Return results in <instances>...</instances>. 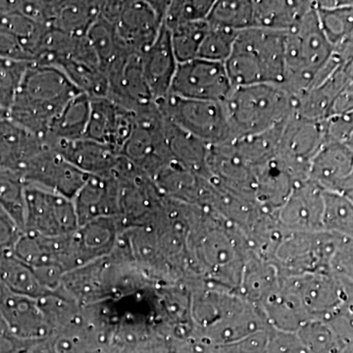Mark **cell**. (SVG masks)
<instances>
[{
  "mask_svg": "<svg viewBox=\"0 0 353 353\" xmlns=\"http://www.w3.org/2000/svg\"><path fill=\"white\" fill-rule=\"evenodd\" d=\"M352 51L334 50L320 26L315 1L303 21L285 32L284 87L292 94H303L352 60Z\"/></svg>",
  "mask_w": 353,
  "mask_h": 353,
  "instance_id": "cell-1",
  "label": "cell"
},
{
  "mask_svg": "<svg viewBox=\"0 0 353 353\" xmlns=\"http://www.w3.org/2000/svg\"><path fill=\"white\" fill-rule=\"evenodd\" d=\"M80 92L57 67L32 62L7 117L44 139L53 118Z\"/></svg>",
  "mask_w": 353,
  "mask_h": 353,
  "instance_id": "cell-2",
  "label": "cell"
},
{
  "mask_svg": "<svg viewBox=\"0 0 353 353\" xmlns=\"http://www.w3.org/2000/svg\"><path fill=\"white\" fill-rule=\"evenodd\" d=\"M285 32L248 28L236 34L225 62L234 88L285 85Z\"/></svg>",
  "mask_w": 353,
  "mask_h": 353,
  "instance_id": "cell-3",
  "label": "cell"
},
{
  "mask_svg": "<svg viewBox=\"0 0 353 353\" xmlns=\"http://www.w3.org/2000/svg\"><path fill=\"white\" fill-rule=\"evenodd\" d=\"M224 105L236 139L282 126L296 113V97L283 85H246L234 88Z\"/></svg>",
  "mask_w": 353,
  "mask_h": 353,
  "instance_id": "cell-4",
  "label": "cell"
},
{
  "mask_svg": "<svg viewBox=\"0 0 353 353\" xmlns=\"http://www.w3.org/2000/svg\"><path fill=\"white\" fill-rule=\"evenodd\" d=\"M155 104L167 122L206 145H222L234 139L224 102L196 101L167 94Z\"/></svg>",
  "mask_w": 353,
  "mask_h": 353,
  "instance_id": "cell-5",
  "label": "cell"
},
{
  "mask_svg": "<svg viewBox=\"0 0 353 353\" xmlns=\"http://www.w3.org/2000/svg\"><path fill=\"white\" fill-rule=\"evenodd\" d=\"M169 1H101V16L115 28L132 52L141 53L157 38Z\"/></svg>",
  "mask_w": 353,
  "mask_h": 353,
  "instance_id": "cell-6",
  "label": "cell"
},
{
  "mask_svg": "<svg viewBox=\"0 0 353 353\" xmlns=\"http://www.w3.org/2000/svg\"><path fill=\"white\" fill-rule=\"evenodd\" d=\"M79 228L73 201L36 185H26L24 233L63 236Z\"/></svg>",
  "mask_w": 353,
  "mask_h": 353,
  "instance_id": "cell-7",
  "label": "cell"
},
{
  "mask_svg": "<svg viewBox=\"0 0 353 353\" xmlns=\"http://www.w3.org/2000/svg\"><path fill=\"white\" fill-rule=\"evenodd\" d=\"M233 88L225 63L196 58L178 63L168 94L196 101L224 102Z\"/></svg>",
  "mask_w": 353,
  "mask_h": 353,
  "instance_id": "cell-8",
  "label": "cell"
},
{
  "mask_svg": "<svg viewBox=\"0 0 353 353\" xmlns=\"http://www.w3.org/2000/svg\"><path fill=\"white\" fill-rule=\"evenodd\" d=\"M324 143L322 123L294 113L280 128L277 157L301 181L308 180L309 165Z\"/></svg>",
  "mask_w": 353,
  "mask_h": 353,
  "instance_id": "cell-9",
  "label": "cell"
},
{
  "mask_svg": "<svg viewBox=\"0 0 353 353\" xmlns=\"http://www.w3.org/2000/svg\"><path fill=\"white\" fill-rule=\"evenodd\" d=\"M88 176L46 145L28 165L22 179L26 185L43 188L73 201Z\"/></svg>",
  "mask_w": 353,
  "mask_h": 353,
  "instance_id": "cell-10",
  "label": "cell"
},
{
  "mask_svg": "<svg viewBox=\"0 0 353 353\" xmlns=\"http://www.w3.org/2000/svg\"><path fill=\"white\" fill-rule=\"evenodd\" d=\"M352 145L324 143L309 165L308 180L323 192L352 199Z\"/></svg>",
  "mask_w": 353,
  "mask_h": 353,
  "instance_id": "cell-11",
  "label": "cell"
},
{
  "mask_svg": "<svg viewBox=\"0 0 353 353\" xmlns=\"http://www.w3.org/2000/svg\"><path fill=\"white\" fill-rule=\"evenodd\" d=\"M323 190L309 180L297 183L287 201L274 213L279 226L290 233L323 231Z\"/></svg>",
  "mask_w": 353,
  "mask_h": 353,
  "instance_id": "cell-12",
  "label": "cell"
},
{
  "mask_svg": "<svg viewBox=\"0 0 353 353\" xmlns=\"http://www.w3.org/2000/svg\"><path fill=\"white\" fill-rule=\"evenodd\" d=\"M134 119L136 113L108 97H90L85 138L110 146L120 154L134 129Z\"/></svg>",
  "mask_w": 353,
  "mask_h": 353,
  "instance_id": "cell-13",
  "label": "cell"
},
{
  "mask_svg": "<svg viewBox=\"0 0 353 353\" xmlns=\"http://www.w3.org/2000/svg\"><path fill=\"white\" fill-rule=\"evenodd\" d=\"M58 290L83 306L104 303L112 299V275L108 257L66 272Z\"/></svg>",
  "mask_w": 353,
  "mask_h": 353,
  "instance_id": "cell-14",
  "label": "cell"
},
{
  "mask_svg": "<svg viewBox=\"0 0 353 353\" xmlns=\"http://www.w3.org/2000/svg\"><path fill=\"white\" fill-rule=\"evenodd\" d=\"M121 231L115 217L99 218L81 225L71 236L74 269L108 257Z\"/></svg>",
  "mask_w": 353,
  "mask_h": 353,
  "instance_id": "cell-15",
  "label": "cell"
},
{
  "mask_svg": "<svg viewBox=\"0 0 353 353\" xmlns=\"http://www.w3.org/2000/svg\"><path fill=\"white\" fill-rule=\"evenodd\" d=\"M141 70L154 101L166 97L170 90L178 61L172 48L170 32L164 24L157 38L139 53Z\"/></svg>",
  "mask_w": 353,
  "mask_h": 353,
  "instance_id": "cell-16",
  "label": "cell"
},
{
  "mask_svg": "<svg viewBox=\"0 0 353 353\" xmlns=\"http://www.w3.org/2000/svg\"><path fill=\"white\" fill-rule=\"evenodd\" d=\"M117 179L114 176H88L73 199L79 227L99 218L117 217Z\"/></svg>",
  "mask_w": 353,
  "mask_h": 353,
  "instance_id": "cell-17",
  "label": "cell"
},
{
  "mask_svg": "<svg viewBox=\"0 0 353 353\" xmlns=\"http://www.w3.org/2000/svg\"><path fill=\"white\" fill-rule=\"evenodd\" d=\"M46 146L43 139L8 117L0 120V170L22 178L28 165Z\"/></svg>",
  "mask_w": 353,
  "mask_h": 353,
  "instance_id": "cell-18",
  "label": "cell"
},
{
  "mask_svg": "<svg viewBox=\"0 0 353 353\" xmlns=\"http://www.w3.org/2000/svg\"><path fill=\"white\" fill-rule=\"evenodd\" d=\"M0 316L10 331L21 340L34 341L52 336L37 299L8 292L0 304Z\"/></svg>",
  "mask_w": 353,
  "mask_h": 353,
  "instance_id": "cell-19",
  "label": "cell"
},
{
  "mask_svg": "<svg viewBox=\"0 0 353 353\" xmlns=\"http://www.w3.org/2000/svg\"><path fill=\"white\" fill-rule=\"evenodd\" d=\"M57 150L79 170L88 176H113L121 155L110 146L83 138L48 146Z\"/></svg>",
  "mask_w": 353,
  "mask_h": 353,
  "instance_id": "cell-20",
  "label": "cell"
},
{
  "mask_svg": "<svg viewBox=\"0 0 353 353\" xmlns=\"http://www.w3.org/2000/svg\"><path fill=\"white\" fill-rule=\"evenodd\" d=\"M90 113V97L80 92L51 121L43 141L51 146L85 138Z\"/></svg>",
  "mask_w": 353,
  "mask_h": 353,
  "instance_id": "cell-21",
  "label": "cell"
},
{
  "mask_svg": "<svg viewBox=\"0 0 353 353\" xmlns=\"http://www.w3.org/2000/svg\"><path fill=\"white\" fill-rule=\"evenodd\" d=\"M314 4L315 1L294 0L253 1V27L285 34L303 21Z\"/></svg>",
  "mask_w": 353,
  "mask_h": 353,
  "instance_id": "cell-22",
  "label": "cell"
},
{
  "mask_svg": "<svg viewBox=\"0 0 353 353\" xmlns=\"http://www.w3.org/2000/svg\"><path fill=\"white\" fill-rule=\"evenodd\" d=\"M318 19L334 50H352V2L316 1Z\"/></svg>",
  "mask_w": 353,
  "mask_h": 353,
  "instance_id": "cell-23",
  "label": "cell"
},
{
  "mask_svg": "<svg viewBox=\"0 0 353 353\" xmlns=\"http://www.w3.org/2000/svg\"><path fill=\"white\" fill-rule=\"evenodd\" d=\"M165 138L172 160L192 173L205 178L208 145L173 126L167 121L165 124Z\"/></svg>",
  "mask_w": 353,
  "mask_h": 353,
  "instance_id": "cell-24",
  "label": "cell"
},
{
  "mask_svg": "<svg viewBox=\"0 0 353 353\" xmlns=\"http://www.w3.org/2000/svg\"><path fill=\"white\" fill-rule=\"evenodd\" d=\"M0 281L10 294L37 301L50 292L39 284L32 267L20 259L12 250L0 252Z\"/></svg>",
  "mask_w": 353,
  "mask_h": 353,
  "instance_id": "cell-25",
  "label": "cell"
},
{
  "mask_svg": "<svg viewBox=\"0 0 353 353\" xmlns=\"http://www.w3.org/2000/svg\"><path fill=\"white\" fill-rule=\"evenodd\" d=\"M101 1H58L51 28L83 38L101 16Z\"/></svg>",
  "mask_w": 353,
  "mask_h": 353,
  "instance_id": "cell-26",
  "label": "cell"
},
{
  "mask_svg": "<svg viewBox=\"0 0 353 353\" xmlns=\"http://www.w3.org/2000/svg\"><path fill=\"white\" fill-rule=\"evenodd\" d=\"M85 37L94 48L104 74L114 64L132 53L121 41L114 26L101 16L92 25Z\"/></svg>",
  "mask_w": 353,
  "mask_h": 353,
  "instance_id": "cell-27",
  "label": "cell"
},
{
  "mask_svg": "<svg viewBox=\"0 0 353 353\" xmlns=\"http://www.w3.org/2000/svg\"><path fill=\"white\" fill-rule=\"evenodd\" d=\"M254 6L250 0L215 1L208 17L209 24L234 32L253 27Z\"/></svg>",
  "mask_w": 353,
  "mask_h": 353,
  "instance_id": "cell-28",
  "label": "cell"
},
{
  "mask_svg": "<svg viewBox=\"0 0 353 353\" xmlns=\"http://www.w3.org/2000/svg\"><path fill=\"white\" fill-rule=\"evenodd\" d=\"M352 197L323 192V231L352 238Z\"/></svg>",
  "mask_w": 353,
  "mask_h": 353,
  "instance_id": "cell-29",
  "label": "cell"
},
{
  "mask_svg": "<svg viewBox=\"0 0 353 353\" xmlns=\"http://www.w3.org/2000/svg\"><path fill=\"white\" fill-rule=\"evenodd\" d=\"M38 303L52 336L75 321L83 307L60 290L48 292L38 299Z\"/></svg>",
  "mask_w": 353,
  "mask_h": 353,
  "instance_id": "cell-30",
  "label": "cell"
},
{
  "mask_svg": "<svg viewBox=\"0 0 353 353\" xmlns=\"http://www.w3.org/2000/svg\"><path fill=\"white\" fill-rule=\"evenodd\" d=\"M26 183L17 174L0 170V208L24 232Z\"/></svg>",
  "mask_w": 353,
  "mask_h": 353,
  "instance_id": "cell-31",
  "label": "cell"
},
{
  "mask_svg": "<svg viewBox=\"0 0 353 353\" xmlns=\"http://www.w3.org/2000/svg\"><path fill=\"white\" fill-rule=\"evenodd\" d=\"M208 29V21L188 23L168 29L172 48L178 63L199 57V48Z\"/></svg>",
  "mask_w": 353,
  "mask_h": 353,
  "instance_id": "cell-32",
  "label": "cell"
},
{
  "mask_svg": "<svg viewBox=\"0 0 353 353\" xmlns=\"http://www.w3.org/2000/svg\"><path fill=\"white\" fill-rule=\"evenodd\" d=\"M238 32L226 28L209 24L208 22V29L204 34L197 58L225 63L233 50L234 39Z\"/></svg>",
  "mask_w": 353,
  "mask_h": 353,
  "instance_id": "cell-33",
  "label": "cell"
},
{
  "mask_svg": "<svg viewBox=\"0 0 353 353\" xmlns=\"http://www.w3.org/2000/svg\"><path fill=\"white\" fill-rule=\"evenodd\" d=\"M214 2L210 0L169 1L164 15L163 24L167 29H171L179 25L206 21Z\"/></svg>",
  "mask_w": 353,
  "mask_h": 353,
  "instance_id": "cell-34",
  "label": "cell"
},
{
  "mask_svg": "<svg viewBox=\"0 0 353 353\" xmlns=\"http://www.w3.org/2000/svg\"><path fill=\"white\" fill-rule=\"evenodd\" d=\"M32 62L0 57V106L7 111L15 99Z\"/></svg>",
  "mask_w": 353,
  "mask_h": 353,
  "instance_id": "cell-35",
  "label": "cell"
},
{
  "mask_svg": "<svg viewBox=\"0 0 353 353\" xmlns=\"http://www.w3.org/2000/svg\"><path fill=\"white\" fill-rule=\"evenodd\" d=\"M22 234L18 225L0 208V252L12 250Z\"/></svg>",
  "mask_w": 353,
  "mask_h": 353,
  "instance_id": "cell-36",
  "label": "cell"
},
{
  "mask_svg": "<svg viewBox=\"0 0 353 353\" xmlns=\"http://www.w3.org/2000/svg\"><path fill=\"white\" fill-rule=\"evenodd\" d=\"M29 343L16 336L0 316V353H24Z\"/></svg>",
  "mask_w": 353,
  "mask_h": 353,
  "instance_id": "cell-37",
  "label": "cell"
},
{
  "mask_svg": "<svg viewBox=\"0 0 353 353\" xmlns=\"http://www.w3.org/2000/svg\"><path fill=\"white\" fill-rule=\"evenodd\" d=\"M24 353H58L52 336L43 340L30 341Z\"/></svg>",
  "mask_w": 353,
  "mask_h": 353,
  "instance_id": "cell-38",
  "label": "cell"
},
{
  "mask_svg": "<svg viewBox=\"0 0 353 353\" xmlns=\"http://www.w3.org/2000/svg\"><path fill=\"white\" fill-rule=\"evenodd\" d=\"M7 294H8V290L6 289V287H4L1 281H0V304H1L3 299H6Z\"/></svg>",
  "mask_w": 353,
  "mask_h": 353,
  "instance_id": "cell-39",
  "label": "cell"
},
{
  "mask_svg": "<svg viewBox=\"0 0 353 353\" xmlns=\"http://www.w3.org/2000/svg\"><path fill=\"white\" fill-rule=\"evenodd\" d=\"M7 115H8V111L6 108H2V106H0V120L6 118Z\"/></svg>",
  "mask_w": 353,
  "mask_h": 353,
  "instance_id": "cell-40",
  "label": "cell"
},
{
  "mask_svg": "<svg viewBox=\"0 0 353 353\" xmlns=\"http://www.w3.org/2000/svg\"><path fill=\"white\" fill-rule=\"evenodd\" d=\"M94 353H108V352H104L103 350H97V352H95Z\"/></svg>",
  "mask_w": 353,
  "mask_h": 353,
  "instance_id": "cell-41",
  "label": "cell"
}]
</instances>
